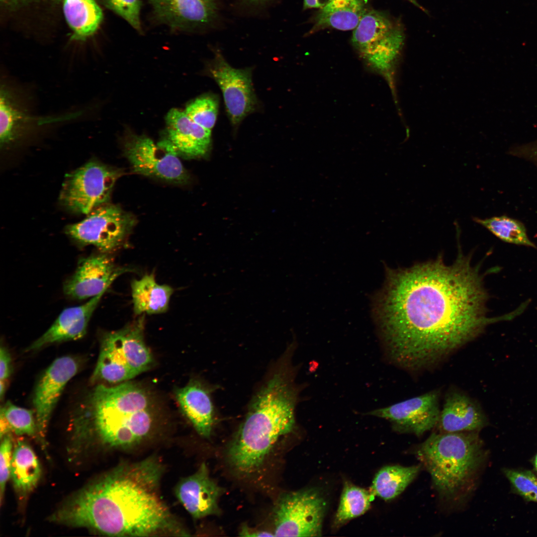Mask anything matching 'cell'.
<instances>
[{"instance_id":"cell-18","label":"cell","mask_w":537,"mask_h":537,"mask_svg":"<svg viewBox=\"0 0 537 537\" xmlns=\"http://www.w3.org/2000/svg\"><path fill=\"white\" fill-rule=\"evenodd\" d=\"M444 402L436 426L439 432H478L487 425V418L480 405L461 390L450 389Z\"/></svg>"},{"instance_id":"cell-19","label":"cell","mask_w":537,"mask_h":537,"mask_svg":"<svg viewBox=\"0 0 537 537\" xmlns=\"http://www.w3.org/2000/svg\"><path fill=\"white\" fill-rule=\"evenodd\" d=\"M157 18L173 28L187 29L210 23L216 16V0H149Z\"/></svg>"},{"instance_id":"cell-26","label":"cell","mask_w":537,"mask_h":537,"mask_svg":"<svg viewBox=\"0 0 537 537\" xmlns=\"http://www.w3.org/2000/svg\"><path fill=\"white\" fill-rule=\"evenodd\" d=\"M63 13L73 31L72 39L84 41L93 35L103 19L95 0H63Z\"/></svg>"},{"instance_id":"cell-40","label":"cell","mask_w":537,"mask_h":537,"mask_svg":"<svg viewBox=\"0 0 537 537\" xmlns=\"http://www.w3.org/2000/svg\"><path fill=\"white\" fill-rule=\"evenodd\" d=\"M247 3L253 5H258L263 4L268 1L269 0H243Z\"/></svg>"},{"instance_id":"cell-13","label":"cell","mask_w":537,"mask_h":537,"mask_svg":"<svg viewBox=\"0 0 537 537\" xmlns=\"http://www.w3.org/2000/svg\"><path fill=\"white\" fill-rule=\"evenodd\" d=\"M207 75L219 87L228 116L237 127L242 120L259 107L252 83V69H236L230 66L219 50L206 66Z\"/></svg>"},{"instance_id":"cell-14","label":"cell","mask_w":537,"mask_h":537,"mask_svg":"<svg viewBox=\"0 0 537 537\" xmlns=\"http://www.w3.org/2000/svg\"><path fill=\"white\" fill-rule=\"evenodd\" d=\"M439 389L364 413L388 421L399 433L420 436L436 427L441 409Z\"/></svg>"},{"instance_id":"cell-28","label":"cell","mask_w":537,"mask_h":537,"mask_svg":"<svg viewBox=\"0 0 537 537\" xmlns=\"http://www.w3.org/2000/svg\"><path fill=\"white\" fill-rule=\"evenodd\" d=\"M373 497L371 491L346 482L335 516L334 526H341L363 514L369 508Z\"/></svg>"},{"instance_id":"cell-21","label":"cell","mask_w":537,"mask_h":537,"mask_svg":"<svg viewBox=\"0 0 537 537\" xmlns=\"http://www.w3.org/2000/svg\"><path fill=\"white\" fill-rule=\"evenodd\" d=\"M104 293L90 298L81 305L64 309L51 327L25 351H35L52 344L83 338L87 333L91 316Z\"/></svg>"},{"instance_id":"cell-25","label":"cell","mask_w":537,"mask_h":537,"mask_svg":"<svg viewBox=\"0 0 537 537\" xmlns=\"http://www.w3.org/2000/svg\"><path fill=\"white\" fill-rule=\"evenodd\" d=\"M173 292L170 286L158 284L152 274H146L139 280L134 279L131 282V292L135 314L165 312Z\"/></svg>"},{"instance_id":"cell-33","label":"cell","mask_w":537,"mask_h":537,"mask_svg":"<svg viewBox=\"0 0 537 537\" xmlns=\"http://www.w3.org/2000/svg\"><path fill=\"white\" fill-rule=\"evenodd\" d=\"M108 8L126 20L133 28L140 30V0H102Z\"/></svg>"},{"instance_id":"cell-30","label":"cell","mask_w":537,"mask_h":537,"mask_svg":"<svg viewBox=\"0 0 537 537\" xmlns=\"http://www.w3.org/2000/svg\"><path fill=\"white\" fill-rule=\"evenodd\" d=\"M0 419L6 423L10 431L17 435L38 437L33 412L7 402L1 407Z\"/></svg>"},{"instance_id":"cell-11","label":"cell","mask_w":537,"mask_h":537,"mask_svg":"<svg viewBox=\"0 0 537 537\" xmlns=\"http://www.w3.org/2000/svg\"><path fill=\"white\" fill-rule=\"evenodd\" d=\"M326 506L314 488L283 494L275 511V537L321 536Z\"/></svg>"},{"instance_id":"cell-1","label":"cell","mask_w":537,"mask_h":537,"mask_svg":"<svg viewBox=\"0 0 537 537\" xmlns=\"http://www.w3.org/2000/svg\"><path fill=\"white\" fill-rule=\"evenodd\" d=\"M487 294L478 267L459 254L406 268L386 267L373 311L386 360L409 372L434 368L497 318L486 316Z\"/></svg>"},{"instance_id":"cell-3","label":"cell","mask_w":537,"mask_h":537,"mask_svg":"<svg viewBox=\"0 0 537 537\" xmlns=\"http://www.w3.org/2000/svg\"><path fill=\"white\" fill-rule=\"evenodd\" d=\"M156 410L150 394L135 383L98 384L72 417V449L82 451L95 443L113 448L135 446L151 433Z\"/></svg>"},{"instance_id":"cell-27","label":"cell","mask_w":537,"mask_h":537,"mask_svg":"<svg viewBox=\"0 0 537 537\" xmlns=\"http://www.w3.org/2000/svg\"><path fill=\"white\" fill-rule=\"evenodd\" d=\"M420 466L388 465L376 474L371 492L385 500H392L400 494L417 476Z\"/></svg>"},{"instance_id":"cell-42","label":"cell","mask_w":537,"mask_h":537,"mask_svg":"<svg viewBox=\"0 0 537 537\" xmlns=\"http://www.w3.org/2000/svg\"><path fill=\"white\" fill-rule=\"evenodd\" d=\"M534 467H535L536 470L537 471V453L536 454V455H535V456L534 457Z\"/></svg>"},{"instance_id":"cell-31","label":"cell","mask_w":537,"mask_h":537,"mask_svg":"<svg viewBox=\"0 0 537 537\" xmlns=\"http://www.w3.org/2000/svg\"><path fill=\"white\" fill-rule=\"evenodd\" d=\"M218 107V97L213 94H205L188 103L184 112L194 122L211 131L216 123Z\"/></svg>"},{"instance_id":"cell-37","label":"cell","mask_w":537,"mask_h":537,"mask_svg":"<svg viewBox=\"0 0 537 537\" xmlns=\"http://www.w3.org/2000/svg\"><path fill=\"white\" fill-rule=\"evenodd\" d=\"M240 536L243 537H275L274 534L266 531H254L250 529L247 526L242 527Z\"/></svg>"},{"instance_id":"cell-38","label":"cell","mask_w":537,"mask_h":537,"mask_svg":"<svg viewBox=\"0 0 537 537\" xmlns=\"http://www.w3.org/2000/svg\"><path fill=\"white\" fill-rule=\"evenodd\" d=\"M331 0H303V8H321L329 3Z\"/></svg>"},{"instance_id":"cell-12","label":"cell","mask_w":537,"mask_h":537,"mask_svg":"<svg viewBox=\"0 0 537 537\" xmlns=\"http://www.w3.org/2000/svg\"><path fill=\"white\" fill-rule=\"evenodd\" d=\"M124 151L135 173L179 184L189 180L178 153L167 139L155 143L145 136L129 133L124 139Z\"/></svg>"},{"instance_id":"cell-10","label":"cell","mask_w":537,"mask_h":537,"mask_svg":"<svg viewBox=\"0 0 537 537\" xmlns=\"http://www.w3.org/2000/svg\"><path fill=\"white\" fill-rule=\"evenodd\" d=\"M136 223L134 216L119 206L106 203L82 221L68 225L66 234L81 246L92 245L108 254L120 247Z\"/></svg>"},{"instance_id":"cell-23","label":"cell","mask_w":537,"mask_h":537,"mask_svg":"<svg viewBox=\"0 0 537 537\" xmlns=\"http://www.w3.org/2000/svg\"><path fill=\"white\" fill-rule=\"evenodd\" d=\"M41 475V466L34 451L26 442L18 440L13 447L10 478L19 498H26L36 488Z\"/></svg>"},{"instance_id":"cell-9","label":"cell","mask_w":537,"mask_h":537,"mask_svg":"<svg viewBox=\"0 0 537 537\" xmlns=\"http://www.w3.org/2000/svg\"><path fill=\"white\" fill-rule=\"evenodd\" d=\"M122 175L120 169L91 159L66 176L60 202L72 213L88 215L108 202L113 187Z\"/></svg>"},{"instance_id":"cell-4","label":"cell","mask_w":537,"mask_h":537,"mask_svg":"<svg viewBox=\"0 0 537 537\" xmlns=\"http://www.w3.org/2000/svg\"><path fill=\"white\" fill-rule=\"evenodd\" d=\"M293 371L283 368L275 371L252 399L227 448V460L237 472H256L278 439L294 430L300 389Z\"/></svg>"},{"instance_id":"cell-20","label":"cell","mask_w":537,"mask_h":537,"mask_svg":"<svg viewBox=\"0 0 537 537\" xmlns=\"http://www.w3.org/2000/svg\"><path fill=\"white\" fill-rule=\"evenodd\" d=\"M167 140L178 155L187 159L203 157L211 146V131L192 120L185 113L173 108L166 117Z\"/></svg>"},{"instance_id":"cell-24","label":"cell","mask_w":537,"mask_h":537,"mask_svg":"<svg viewBox=\"0 0 537 537\" xmlns=\"http://www.w3.org/2000/svg\"><path fill=\"white\" fill-rule=\"evenodd\" d=\"M366 10L363 0H331L319 9L311 32L327 28L354 30Z\"/></svg>"},{"instance_id":"cell-39","label":"cell","mask_w":537,"mask_h":537,"mask_svg":"<svg viewBox=\"0 0 537 537\" xmlns=\"http://www.w3.org/2000/svg\"><path fill=\"white\" fill-rule=\"evenodd\" d=\"M41 0H0L3 3L8 5H16L20 4H24L31 2H35Z\"/></svg>"},{"instance_id":"cell-22","label":"cell","mask_w":537,"mask_h":537,"mask_svg":"<svg viewBox=\"0 0 537 537\" xmlns=\"http://www.w3.org/2000/svg\"><path fill=\"white\" fill-rule=\"evenodd\" d=\"M176 400L184 415L200 436L208 438L214 420L213 408L207 389L193 380L176 391Z\"/></svg>"},{"instance_id":"cell-36","label":"cell","mask_w":537,"mask_h":537,"mask_svg":"<svg viewBox=\"0 0 537 537\" xmlns=\"http://www.w3.org/2000/svg\"><path fill=\"white\" fill-rule=\"evenodd\" d=\"M511 153L514 156L527 159L537 164V141L515 148Z\"/></svg>"},{"instance_id":"cell-2","label":"cell","mask_w":537,"mask_h":537,"mask_svg":"<svg viewBox=\"0 0 537 537\" xmlns=\"http://www.w3.org/2000/svg\"><path fill=\"white\" fill-rule=\"evenodd\" d=\"M163 471L155 456L121 463L72 495L49 520L108 536L186 535L161 496Z\"/></svg>"},{"instance_id":"cell-17","label":"cell","mask_w":537,"mask_h":537,"mask_svg":"<svg viewBox=\"0 0 537 537\" xmlns=\"http://www.w3.org/2000/svg\"><path fill=\"white\" fill-rule=\"evenodd\" d=\"M223 492V489L210 477L204 462L194 473L182 478L175 488L177 498L195 519L218 515V502Z\"/></svg>"},{"instance_id":"cell-16","label":"cell","mask_w":537,"mask_h":537,"mask_svg":"<svg viewBox=\"0 0 537 537\" xmlns=\"http://www.w3.org/2000/svg\"><path fill=\"white\" fill-rule=\"evenodd\" d=\"M129 270L116 267L107 254L91 255L79 260L74 273L65 282L63 291L72 299L91 298L104 293L114 280Z\"/></svg>"},{"instance_id":"cell-32","label":"cell","mask_w":537,"mask_h":537,"mask_svg":"<svg viewBox=\"0 0 537 537\" xmlns=\"http://www.w3.org/2000/svg\"><path fill=\"white\" fill-rule=\"evenodd\" d=\"M504 473L514 492L528 501L537 503V477L525 469H505Z\"/></svg>"},{"instance_id":"cell-34","label":"cell","mask_w":537,"mask_h":537,"mask_svg":"<svg viewBox=\"0 0 537 537\" xmlns=\"http://www.w3.org/2000/svg\"><path fill=\"white\" fill-rule=\"evenodd\" d=\"M0 448V498L2 501L6 483L10 477L13 444L11 436L7 434L1 438Z\"/></svg>"},{"instance_id":"cell-35","label":"cell","mask_w":537,"mask_h":537,"mask_svg":"<svg viewBox=\"0 0 537 537\" xmlns=\"http://www.w3.org/2000/svg\"><path fill=\"white\" fill-rule=\"evenodd\" d=\"M11 371L10 355L4 347L1 346L0 349V381L6 382Z\"/></svg>"},{"instance_id":"cell-15","label":"cell","mask_w":537,"mask_h":537,"mask_svg":"<svg viewBox=\"0 0 537 537\" xmlns=\"http://www.w3.org/2000/svg\"><path fill=\"white\" fill-rule=\"evenodd\" d=\"M79 361L67 356L55 359L48 367L36 387L33 404L38 437L45 448L46 435L54 409L69 381L79 370Z\"/></svg>"},{"instance_id":"cell-7","label":"cell","mask_w":537,"mask_h":537,"mask_svg":"<svg viewBox=\"0 0 537 537\" xmlns=\"http://www.w3.org/2000/svg\"><path fill=\"white\" fill-rule=\"evenodd\" d=\"M404 39L398 23L374 9L366 10L352 36V44L366 66L386 80L396 104V75Z\"/></svg>"},{"instance_id":"cell-5","label":"cell","mask_w":537,"mask_h":537,"mask_svg":"<svg viewBox=\"0 0 537 537\" xmlns=\"http://www.w3.org/2000/svg\"><path fill=\"white\" fill-rule=\"evenodd\" d=\"M416 454L439 493L453 499L473 489L486 455L478 432L433 433Z\"/></svg>"},{"instance_id":"cell-29","label":"cell","mask_w":537,"mask_h":537,"mask_svg":"<svg viewBox=\"0 0 537 537\" xmlns=\"http://www.w3.org/2000/svg\"><path fill=\"white\" fill-rule=\"evenodd\" d=\"M472 220L504 242L536 247L529 238L524 225L518 220L505 215L484 219L473 217Z\"/></svg>"},{"instance_id":"cell-6","label":"cell","mask_w":537,"mask_h":537,"mask_svg":"<svg viewBox=\"0 0 537 537\" xmlns=\"http://www.w3.org/2000/svg\"><path fill=\"white\" fill-rule=\"evenodd\" d=\"M90 114L86 105L64 112L42 114L36 89L5 69L0 78V145L5 150L41 136Z\"/></svg>"},{"instance_id":"cell-41","label":"cell","mask_w":537,"mask_h":537,"mask_svg":"<svg viewBox=\"0 0 537 537\" xmlns=\"http://www.w3.org/2000/svg\"><path fill=\"white\" fill-rule=\"evenodd\" d=\"M408 0V1H409L410 2H411V3H413V4H414V5H415V6H417V7H419V8L421 9H422V10H423L424 11H425V12H426V9H425V8H423V7H422V6L421 5H420V4H419L418 3V2L417 1V0Z\"/></svg>"},{"instance_id":"cell-8","label":"cell","mask_w":537,"mask_h":537,"mask_svg":"<svg viewBox=\"0 0 537 537\" xmlns=\"http://www.w3.org/2000/svg\"><path fill=\"white\" fill-rule=\"evenodd\" d=\"M144 316L123 328L104 333L90 382L119 383L150 369L152 355L144 338Z\"/></svg>"}]
</instances>
